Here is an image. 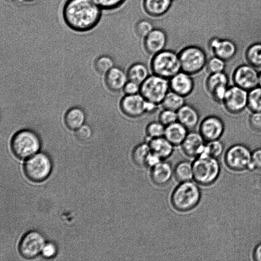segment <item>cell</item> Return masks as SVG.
<instances>
[{"label":"cell","instance_id":"obj_1","mask_svg":"<svg viewBox=\"0 0 261 261\" xmlns=\"http://www.w3.org/2000/svg\"><path fill=\"white\" fill-rule=\"evenodd\" d=\"M101 14V9L92 0H67L62 11L67 25L80 32L93 29L99 22Z\"/></svg>","mask_w":261,"mask_h":261},{"label":"cell","instance_id":"obj_2","mask_svg":"<svg viewBox=\"0 0 261 261\" xmlns=\"http://www.w3.org/2000/svg\"><path fill=\"white\" fill-rule=\"evenodd\" d=\"M150 69L152 74L169 80L181 71L178 54L165 49L154 55L150 61Z\"/></svg>","mask_w":261,"mask_h":261},{"label":"cell","instance_id":"obj_3","mask_svg":"<svg viewBox=\"0 0 261 261\" xmlns=\"http://www.w3.org/2000/svg\"><path fill=\"white\" fill-rule=\"evenodd\" d=\"M178 55L181 71L194 75L205 67L207 55L205 50L199 46H186L179 51Z\"/></svg>","mask_w":261,"mask_h":261},{"label":"cell","instance_id":"obj_4","mask_svg":"<svg viewBox=\"0 0 261 261\" xmlns=\"http://www.w3.org/2000/svg\"><path fill=\"white\" fill-rule=\"evenodd\" d=\"M40 140L37 135L30 130L19 131L13 137L11 149L19 159H25L35 154L40 148Z\"/></svg>","mask_w":261,"mask_h":261},{"label":"cell","instance_id":"obj_5","mask_svg":"<svg viewBox=\"0 0 261 261\" xmlns=\"http://www.w3.org/2000/svg\"><path fill=\"white\" fill-rule=\"evenodd\" d=\"M193 176L195 180L203 185L214 182L220 172V166L216 158L202 153L192 166Z\"/></svg>","mask_w":261,"mask_h":261},{"label":"cell","instance_id":"obj_6","mask_svg":"<svg viewBox=\"0 0 261 261\" xmlns=\"http://www.w3.org/2000/svg\"><path fill=\"white\" fill-rule=\"evenodd\" d=\"M200 193L198 187L194 182H182L174 191L171 202L174 207L180 211L192 209L198 203Z\"/></svg>","mask_w":261,"mask_h":261},{"label":"cell","instance_id":"obj_7","mask_svg":"<svg viewBox=\"0 0 261 261\" xmlns=\"http://www.w3.org/2000/svg\"><path fill=\"white\" fill-rule=\"evenodd\" d=\"M169 89V80L152 74L141 84L140 93L146 100L161 105Z\"/></svg>","mask_w":261,"mask_h":261},{"label":"cell","instance_id":"obj_8","mask_svg":"<svg viewBox=\"0 0 261 261\" xmlns=\"http://www.w3.org/2000/svg\"><path fill=\"white\" fill-rule=\"evenodd\" d=\"M52 169L49 157L45 153H36L28 158L24 165V172L30 180L40 182L46 179Z\"/></svg>","mask_w":261,"mask_h":261},{"label":"cell","instance_id":"obj_9","mask_svg":"<svg viewBox=\"0 0 261 261\" xmlns=\"http://www.w3.org/2000/svg\"><path fill=\"white\" fill-rule=\"evenodd\" d=\"M252 153L242 144H236L226 151L225 161L232 170L241 171L249 168L251 163Z\"/></svg>","mask_w":261,"mask_h":261},{"label":"cell","instance_id":"obj_10","mask_svg":"<svg viewBox=\"0 0 261 261\" xmlns=\"http://www.w3.org/2000/svg\"><path fill=\"white\" fill-rule=\"evenodd\" d=\"M248 91L236 85L229 87L222 102L225 110L231 114H238L247 107Z\"/></svg>","mask_w":261,"mask_h":261},{"label":"cell","instance_id":"obj_11","mask_svg":"<svg viewBox=\"0 0 261 261\" xmlns=\"http://www.w3.org/2000/svg\"><path fill=\"white\" fill-rule=\"evenodd\" d=\"M45 244V239L41 233L37 231H30L20 242L19 253L24 258H33L41 253Z\"/></svg>","mask_w":261,"mask_h":261},{"label":"cell","instance_id":"obj_12","mask_svg":"<svg viewBox=\"0 0 261 261\" xmlns=\"http://www.w3.org/2000/svg\"><path fill=\"white\" fill-rule=\"evenodd\" d=\"M259 73L256 68L250 64L238 66L233 73L234 85L247 91L258 86Z\"/></svg>","mask_w":261,"mask_h":261},{"label":"cell","instance_id":"obj_13","mask_svg":"<svg viewBox=\"0 0 261 261\" xmlns=\"http://www.w3.org/2000/svg\"><path fill=\"white\" fill-rule=\"evenodd\" d=\"M145 102L146 100L140 93L125 95L120 101V109L128 117L139 118L146 113Z\"/></svg>","mask_w":261,"mask_h":261},{"label":"cell","instance_id":"obj_14","mask_svg":"<svg viewBox=\"0 0 261 261\" xmlns=\"http://www.w3.org/2000/svg\"><path fill=\"white\" fill-rule=\"evenodd\" d=\"M208 48L213 56H217L225 61L232 59L238 52L236 43L227 39H222L214 36L208 41Z\"/></svg>","mask_w":261,"mask_h":261},{"label":"cell","instance_id":"obj_15","mask_svg":"<svg viewBox=\"0 0 261 261\" xmlns=\"http://www.w3.org/2000/svg\"><path fill=\"white\" fill-rule=\"evenodd\" d=\"M224 130L222 120L215 115H210L204 118L200 122L199 132L205 141L219 139Z\"/></svg>","mask_w":261,"mask_h":261},{"label":"cell","instance_id":"obj_16","mask_svg":"<svg viewBox=\"0 0 261 261\" xmlns=\"http://www.w3.org/2000/svg\"><path fill=\"white\" fill-rule=\"evenodd\" d=\"M143 39L144 48L151 56L165 49L168 40L166 32L160 28H153Z\"/></svg>","mask_w":261,"mask_h":261},{"label":"cell","instance_id":"obj_17","mask_svg":"<svg viewBox=\"0 0 261 261\" xmlns=\"http://www.w3.org/2000/svg\"><path fill=\"white\" fill-rule=\"evenodd\" d=\"M169 87L171 91L186 97L193 92L195 83L192 75L180 71L169 79Z\"/></svg>","mask_w":261,"mask_h":261},{"label":"cell","instance_id":"obj_18","mask_svg":"<svg viewBox=\"0 0 261 261\" xmlns=\"http://www.w3.org/2000/svg\"><path fill=\"white\" fill-rule=\"evenodd\" d=\"M205 140L199 132H189L182 143L184 153L189 156H196L201 154L205 148Z\"/></svg>","mask_w":261,"mask_h":261},{"label":"cell","instance_id":"obj_19","mask_svg":"<svg viewBox=\"0 0 261 261\" xmlns=\"http://www.w3.org/2000/svg\"><path fill=\"white\" fill-rule=\"evenodd\" d=\"M128 80L126 72L119 67H113L106 73L105 83L110 91L117 92L123 90Z\"/></svg>","mask_w":261,"mask_h":261},{"label":"cell","instance_id":"obj_20","mask_svg":"<svg viewBox=\"0 0 261 261\" xmlns=\"http://www.w3.org/2000/svg\"><path fill=\"white\" fill-rule=\"evenodd\" d=\"M177 121L188 130L195 128L199 121V114L193 106L185 104L177 111Z\"/></svg>","mask_w":261,"mask_h":261},{"label":"cell","instance_id":"obj_21","mask_svg":"<svg viewBox=\"0 0 261 261\" xmlns=\"http://www.w3.org/2000/svg\"><path fill=\"white\" fill-rule=\"evenodd\" d=\"M173 0H143L144 12L149 16L159 17L166 14L170 9Z\"/></svg>","mask_w":261,"mask_h":261},{"label":"cell","instance_id":"obj_22","mask_svg":"<svg viewBox=\"0 0 261 261\" xmlns=\"http://www.w3.org/2000/svg\"><path fill=\"white\" fill-rule=\"evenodd\" d=\"M172 175V167L169 163L166 162H159L153 166L151 171V179L158 186H163L167 184Z\"/></svg>","mask_w":261,"mask_h":261},{"label":"cell","instance_id":"obj_23","mask_svg":"<svg viewBox=\"0 0 261 261\" xmlns=\"http://www.w3.org/2000/svg\"><path fill=\"white\" fill-rule=\"evenodd\" d=\"M188 130L177 121L166 126L164 137L174 146L179 145L186 138Z\"/></svg>","mask_w":261,"mask_h":261},{"label":"cell","instance_id":"obj_24","mask_svg":"<svg viewBox=\"0 0 261 261\" xmlns=\"http://www.w3.org/2000/svg\"><path fill=\"white\" fill-rule=\"evenodd\" d=\"M147 142L151 152L160 159L167 158L172 153L174 145L164 136L148 139Z\"/></svg>","mask_w":261,"mask_h":261},{"label":"cell","instance_id":"obj_25","mask_svg":"<svg viewBox=\"0 0 261 261\" xmlns=\"http://www.w3.org/2000/svg\"><path fill=\"white\" fill-rule=\"evenodd\" d=\"M85 118V114L83 110L80 108L74 107L66 112L64 121L69 129L76 130L83 125Z\"/></svg>","mask_w":261,"mask_h":261},{"label":"cell","instance_id":"obj_26","mask_svg":"<svg viewBox=\"0 0 261 261\" xmlns=\"http://www.w3.org/2000/svg\"><path fill=\"white\" fill-rule=\"evenodd\" d=\"M128 80L141 85L149 75L145 64L136 62L132 64L126 71Z\"/></svg>","mask_w":261,"mask_h":261},{"label":"cell","instance_id":"obj_27","mask_svg":"<svg viewBox=\"0 0 261 261\" xmlns=\"http://www.w3.org/2000/svg\"><path fill=\"white\" fill-rule=\"evenodd\" d=\"M151 153L148 142L142 143L134 147L132 152V159L137 166H145L148 165Z\"/></svg>","mask_w":261,"mask_h":261},{"label":"cell","instance_id":"obj_28","mask_svg":"<svg viewBox=\"0 0 261 261\" xmlns=\"http://www.w3.org/2000/svg\"><path fill=\"white\" fill-rule=\"evenodd\" d=\"M228 78L224 72L211 73L205 81V88L211 94L214 90L222 86H228Z\"/></svg>","mask_w":261,"mask_h":261},{"label":"cell","instance_id":"obj_29","mask_svg":"<svg viewBox=\"0 0 261 261\" xmlns=\"http://www.w3.org/2000/svg\"><path fill=\"white\" fill-rule=\"evenodd\" d=\"M185 104V97L172 91L168 92L161 103L163 109L176 112Z\"/></svg>","mask_w":261,"mask_h":261},{"label":"cell","instance_id":"obj_30","mask_svg":"<svg viewBox=\"0 0 261 261\" xmlns=\"http://www.w3.org/2000/svg\"><path fill=\"white\" fill-rule=\"evenodd\" d=\"M245 58L249 64L254 67H261V43L251 44L245 52Z\"/></svg>","mask_w":261,"mask_h":261},{"label":"cell","instance_id":"obj_31","mask_svg":"<svg viewBox=\"0 0 261 261\" xmlns=\"http://www.w3.org/2000/svg\"><path fill=\"white\" fill-rule=\"evenodd\" d=\"M174 174L177 180L181 182L189 181L193 176L192 166L189 162H181L176 165Z\"/></svg>","mask_w":261,"mask_h":261},{"label":"cell","instance_id":"obj_32","mask_svg":"<svg viewBox=\"0 0 261 261\" xmlns=\"http://www.w3.org/2000/svg\"><path fill=\"white\" fill-rule=\"evenodd\" d=\"M247 107L252 112L261 111V87L248 91Z\"/></svg>","mask_w":261,"mask_h":261},{"label":"cell","instance_id":"obj_33","mask_svg":"<svg viewBox=\"0 0 261 261\" xmlns=\"http://www.w3.org/2000/svg\"><path fill=\"white\" fill-rule=\"evenodd\" d=\"M166 126L158 121L149 122L146 126L145 133L148 139L163 137Z\"/></svg>","mask_w":261,"mask_h":261},{"label":"cell","instance_id":"obj_34","mask_svg":"<svg viewBox=\"0 0 261 261\" xmlns=\"http://www.w3.org/2000/svg\"><path fill=\"white\" fill-rule=\"evenodd\" d=\"M205 68L210 74L224 72L225 61L217 56H213L207 59Z\"/></svg>","mask_w":261,"mask_h":261},{"label":"cell","instance_id":"obj_35","mask_svg":"<svg viewBox=\"0 0 261 261\" xmlns=\"http://www.w3.org/2000/svg\"><path fill=\"white\" fill-rule=\"evenodd\" d=\"M114 63L112 58L107 56L99 57L95 62V68L101 74L107 73L114 66Z\"/></svg>","mask_w":261,"mask_h":261},{"label":"cell","instance_id":"obj_36","mask_svg":"<svg viewBox=\"0 0 261 261\" xmlns=\"http://www.w3.org/2000/svg\"><path fill=\"white\" fill-rule=\"evenodd\" d=\"M223 149V143L219 139H218L208 141L207 144H205L204 150L203 153L217 158L222 154Z\"/></svg>","mask_w":261,"mask_h":261},{"label":"cell","instance_id":"obj_37","mask_svg":"<svg viewBox=\"0 0 261 261\" xmlns=\"http://www.w3.org/2000/svg\"><path fill=\"white\" fill-rule=\"evenodd\" d=\"M153 29L152 23L147 19H140L135 25V32L136 35L144 38Z\"/></svg>","mask_w":261,"mask_h":261},{"label":"cell","instance_id":"obj_38","mask_svg":"<svg viewBox=\"0 0 261 261\" xmlns=\"http://www.w3.org/2000/svg\"><path fill=\"white\" fill-rule=\"evenodd\" d=\"M158 120L165 126L177 121L176 111L163 109L158 116Z\"/></svg>","mask_w":261,"mask_h":261},{"label":"cell","instance_id":"obj_39","mask_svg":"<svg viewBox=\"0 0 261 261\" xmlns=\"http://www.w3.org/2000/svg\"><path fill=\"white\" fill-rule=\"evenodd\" d=\"M101 9L112 10L121 6L126 0H92Z\"/></svg>","mask_w":261,"mask_h":261},{"label":"cell","instance_id":"obj_40","mask_svg":"<svg viewBox=\"0 0 261 261\" xmlns=\"http://www.w3.org/2000/svg\"><path fill=\"white\" fill-rule=\"evenodd\" d=\"M249 123L254 130L261 131V111L252 112L249 118Z\"/></svg>","mask_w":261,"mask_h":261},{"label":"cell","instance_id":"obj_41","mask_svg":"<svg viewBox=\"0 0 261 261\" xmlns=\"http://www.w3.org/2000/svg\"><path fill=\"white\" fill-rule=\"evenodd\" d=\"M140 84L129 80L125 84L123 87V91L125 95H134L140 93Z\"/></svg>","mask_w":261,"mask_h":261},{"label":"cell","instance_id":"obj_42","mask_svg":"<svg viewBox=\"0 0 261 261\" xmlns=\"http://www.w3.org/2000/svg\"><path fill=\"white\" fill-rule=\"evenodd\" d=\"M75 135L80 140H87L89 139L92 135L91 128L87 125H83L76 129Z\"/></svg>","mask_w":261,"mask_h":261},{"label":"cell","instance_id":"obj_43","mask_svg":"<svg viewBox=\"0 0 261 261\" xmlns=\"http://www.w3.org/2000/svg\"><path fill=\"white\" fill-rule=\"evenodd\" d=\"M261 169V148L255 150L252 153L251 163L249 169Z\"/></svg>","mask_w":261,"mask_h":261},{"label":"cell","instance_id":"obj_44","mask_svg":"<svg viewBox=\"0 0 261 261\" xmlns=\"http://www.w3.org/2000/svg\"><path fill=\"white\" fill-rule=\"evenodd\" d=\"M57 252L56 246L51 243L45 244L41 253L45 258H51L54 257Z\"/></svg>","mask_w":261,"mask_h":261},{"label":"cell","instance_id":"obj_45","mask_svg":"<svg viewBox=\"0 0 261 261\" xmlns=\"http://www.w3.org/2000/svg\"><path fill=\"white\" fill-rule=\"evenodd\" d=\"M156 103L146 100L145 102V112L146 113L152 114L156 111L158 109V106Z\"/></svg>","mask_w":261,"mask_h":261},{"label":"cell","instance_id":"obj_46","mask_svg":"<svg viewBox=\"0 0 261 261\" xmlns=\"http://www.w3.org/2000/svg\"><path fill=\"white\" fill-rule=\"evenodd\" d=\"M253 256L255 260L261 261V243L255 248Z\"/></svg>","mask_w":261,"mask_h":261},{"label":"cell","instance_id":"obj_47","mask_svg":"<svg viewBox=\"0 0 261 261\" xmlns=\"http://www.w3.org/2000/svg\"><path fill=\"white\" fill-rule=\"evenodd\" d=\"M258 86L261 87V72L258 74Z\"/></svg>","mask_w":261,"mask_h":261},{"label":"cell","instance_id":"obj_48","mask_svg":"<svg viewBox=\"0 0 261 261\" xmlns=\"http://www.w3.org/2000/svg\"><path fill=\"white\" fill-rule=\"evenodd\" d=\"M23 1H25V2H31V1H33L34 0H22Z\"/></svg>","mask_w":261,"mask_h":261},{"label":"cell","instance_id":"obj_49","mask_svg":"<svg viewBox=\"0 0 261 261\" xmlns=\"http://www.w3.org/2000/svg\"><path fill=\"white\" fill-rule=\"evenodd\" d=\"M7 1H10V0H7Z\"/></svg>","mask_w":261,"mask_h":261}]
</instances>
